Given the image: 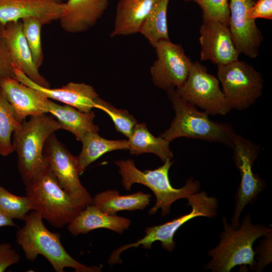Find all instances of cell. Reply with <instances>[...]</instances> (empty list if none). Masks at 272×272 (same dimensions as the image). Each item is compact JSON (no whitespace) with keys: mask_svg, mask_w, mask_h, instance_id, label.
Listing matches in <instances>:
<instances>
[{"mask_svg":"<svg viewBox=\"0 0 272 272\" xmlns=\"http://www.w3.org/2000/svg\"><path fill=\"white\" fill-rule=\"evenodd\" d=\"M25 185L31 210L56 228L67 225L87 206L92 203L91 196L75 195L65 191L46 167Z\"/></svg>","mask_w":272,"mask_h":272,"instance_id":"1","label":"cell"},{"mask_svg":"<svg viewBox=\"0 0 272 272\" xmlns=\"http://www.w3.org/2000/svg\"><path fill=\"white\" fill-rule=\"evenodd\" d=\"M224 230L219 244L208 252L211 260L204 266L214 272H229L237 265H248L254 270L256 265L253 244L258 238L271 234V228L263 224H253L249 214L245 216L238 228L223 218Z\"/></svg>","mask_w":272,"mask_h":272,"instance_id":"2","label":"cell"},{"mask_svg":"<svg viewBox=\"0 0 272 272\" xmlns=\"http://www.w3.org/2000/svg\"><path fill=\"white\" fill-rule=\"evenodd\" d=\"M43 218L32 211L24 219V226L16 233V241L23 250L26 258L34 261L38 255H43L56 272H63L65 267L76 272H99L98 266H87L72 257L60 241V234L50 231Z\"/></svg>","mask_w":272,"mask_h":272,"instance_id":"3","label":"cell"},{"mask_svg":"<svg viewBox=\"0 0 272 272\" xmlns=\"http://www.w3.org/2000/svg\"><path fill=\"white\" fill-rule=\"evenodd\" d=\"M173 162L167 159L158 168L145 171L139 169L134 161L131 159L116 160L115 164L118 167L121 183L126 190H130L133 184L139 183L153 191L156 200L149 214L154 215L161 209L162 215L165 216L170 214L173 203L180 199H187L192 194L198 192L200 187L199 182L193 177L187 179L183 187H173L169 177V171Z\"/></svg>","mask_w":272,"mask_h":272,"instance_id":"4","label":"cell"},{"mask_svg":"<svg viewBox=\"0 0 272 272\" xmlns=\"http://www.w3.org/2000/svg\"><path fill=\"white\" fill-rule=\"evenodd\" d=\"M175 116L169 127L160 136L169 142L185 137L220 143L231 148L236 134L232 126L227 123L212 120L205 111L182 98L175 89L166 91Z\"/></svg>","mask_w":272,"mask_h":272,"instance_id":"5","label":"cell"},{"mask_svg":"<svg viewBox=\"0 0 272 272\" xmlns=\"http://www.w3.org/2000/svg\"><path fill=\"white\" fill-rule=\"evenodd\" d=\"M60 129L57 120L43 114L31 116L13 133L12 145L25 184L46 167L43 157L45 143L52 133Z\"/></svg>","mask_w":272,"mask_h":272,"instance_id":"6","label":"cell"},{"mask_svg":"<svg viewBox=\"0 0 272 272\" xmlns=\"http://www.w3.org/2000/svg\"><path fill=\"white\" fill-rule=\"evenodd\" d=\"M187 205L191 206V211L164 224L147 227L145 230V235L137 241L125 244L114 250L111 254L108 263L111 265L121 263L120 255L124 251L142 245L143 248L150 249L152 244L156 241L161 243L165 250L173 251L176 246L174 236L177 231L185 223L197 217L214 218L217 214L218 203L217 199L209 196L205 191L197 192L188 198Z\"/></svg>","mask_w":272,"mask_h":272,"instance_id":"7","label":"cell"},{"mask_svg":"<svg viewBox=\"0 0 272 272\" xmlns=\"http://www.w3.org/2000/svg\"><path fill=\"white\" fill-rule=\"evenodd\" d=\"M218 79L230 108L246 109L261 95L263 80L252 66L239 59L218 66Z\"/></svg>","mask_w":272,"mask_h":272,"instance_id":"8","label":"cell"},{"mask_svg":"<svg viewBox=\"0 0 272 272\" xmlns=\"http://www.w3.org/2000/svg\"><path fill=\"white\" fill-rule=\"evenodd\" d=\"M232 148L233 161L241 176V182L235 196V208L231 224L233 228H238L240 216L244 207L254 202L266 185L262 179L252 170L259 152V146L236 134Z\"/></svg>","mask_w":272,"mask_h":272,"instance_id":"9","label":"cell"},{"mask_svg":"<svg viewBox=\"0 0 272 272\" xmlns=\"http://www.w3.org/2000/svg\"><path fill=\"white\" fill-rule=\"evenodd\" d=\"M219 81L198 61L192 62L184 83L175 89L180 97L202 109L209 115L228 114L231 110L219 86Z\"/></svg>","mask_w":272,"mask_h":272,"instance_id":"10","label":"cell"},{"mask_svg":"<svg viewBox=\"0 0 272 272\" xmlns=\"http://www.w3.org/2000/svg\"><path fill=\"white\" fill-rule=\"evenodd\" d=\"M154 48L157 58L150 68L154 84L165 91L179 88L186 80L192 61L180 44L170 40L160 41Z\"/></svg>","mask_w":272,"mask_h":272,"instance_id":"11","label":"cell"},{"mask_svg":"<svg viewBox=\"0 0 272 272\" xmlns=\"http://www.w3.org/2000/svg\"><path fill=\"white\" fill-rule=\"evenodd\" d=\"M43 157L46 167L65 191L75 195L91 196L81 182L77 157L68 151L54 133L45 143Z\"/></svg>","mask_w":272,"mask_h":272,"instance_id":"12","label":"cell"},{"mask_svg":"<svg viewBox=\"0 0 272 272\" xmlns=\"http://www.w3.org/2000/svg\"><path fill=\"white\" fill-rule=\"evenodd\" d=\"M254 3L253 0H229L228 27L234 43L240 54L251 58L258 55L259 48L263 40L255 20L248 16Z\"/></svg>","mask_w":272,"mask_h":272,"instance_id":"13","label":"cell"},{"mask_svg":"<svg viewBox=\"0 0 272 272\" xmlns=\"http://www.w3.org/2000/svg\"><path fill=\"white\" fill-rule=\"evenodd\" d=\"M199 34L201 60H210L219 66L238 59L240 53L226 25L216 20L202 19Z\"/></svg>","mask_w":272,"mask_h":272,"instance_id":"14","label":"cell"},{"mask_svg":"<svg viewBox=\"0 0 272 272\" xmlns=\"http://www.w3.org/2000/svg\"><path fill=\"white\" fill-rule=\"evenodd\" d=\"M14 73L15 78L20 82L40 91L49 99L59 101L86 113L96 107L99 97L93 87L88 84L70 82L60 88H50L32 81L17 65Z\"/></svg>","mask_w":272,"mask_h":272,"instance_id":"15","label":"cell"},{"mask_svg":"<svg viewBox=\"0 0 272 272\" xmlns=\"http://www.w3.org/2000/svg\"><path fill=\"white\" fill-rule=\"evenodd\" d=\"M63 3L53 0H0V25L28 18H37L43 25L49 24L59 20Z\"/></svg>","mask_w":272,"mask_h":272,"instance_id":"16","label":"cell"},{"mask_svg":"<svg viewBox=\"0 0 272 272\" xmlns=\"http://www.w3.org/2000/svg\"><path fill=\"white\" fill-rule=\"evenodd\" d=\"M0 88L17 119L22 122L28 116L46 114L49 99L40 91L25 85L15 78L3 80Z\"/></svg>","mask_w":272,"mask_h":272,"instance_id":"17","label":"cell"},{"mask_svg":"<svg viewBox=\"0 0 272 272\" xmlns=\"http://www.w3.org/2000/svg\"><path fill=\"white\" fill-rule=\"evenodd\" d=\"M109 0H66L59 19L61 28L70 33L93 27L106 10Z\"/></svg>","mask_w":272,"mask_h":272,"instance_id":"18","label":"cell"},{"mask_svg":"<svg viewBox=\"0 0 272 272\" xmlns=\"http://www.w3.org/2000/svg\"><path fill=\"white\" fill-rule=\"evenodd\" d=\"M0 36L8 46L16 65L32 81L45 87L49 83L40 74L24 36L22 21L0 25Z\"/></svg>","mask_w":272,"mask_h":272,"instance_id":"19","label":"cell"},{"mask_svg":"<svg viewBox=\"0 0 272 272\" xmlns=\"http://www.w3.org/2000/svg\"><path fill=\"white\" fill-rule=\"evenodd\" d=\"M130 224L129 219L103 213L92 203L87 206L67 226L69 231L76 236L100 228L122 234Z\"/></svg>","mask_w":272,"mask_h":272,"instance_id":"20","label":"cell"},{"mask_svg":"<svg viewBox=\"0 0 272 272\" xmlns=\"http://www.w3.org/2000/svg\"><path fill=\"white\" fill-rule=\"evenodd\" d=\"M156 0H118L111 37L139 33Z\"/></svg>","mask_w":272,"mask_h":272,"instance_id":"21","label":"cell"},{"mask_svg":"<svg viewBox=\"0 0 272 272\" xmlns=\"http://www.w3.org/2000/svg\"><path fill=\"white\" fill-rule=\"evenodd\" d=\"M47 110L57 119L62 129L71 132L79 141L89 132H98L99 127L94 123L95 115L93 111L84 112L69 105L58 104L50 99L47 102Z\"/></svg>","mask_w":272,"mask_h":272,"instance_id":"22","label":"cell"},{"mask_svg":"<svg viewBox=\"0 0 272 272\" xmlns=\"http://www.w3.org/2000/svg\"><path fill=\"white\" fill-rule=\"evenodd\" d=\"M151 197V194L142 191L121 195L116 189H109L97 193L92 204L103 213L115 215L122 211L143 210L150 205Z\"/></svg>","mask_w":272,"mask_h":272,"instance_id":"23","label":"cell"},{"mask_svg":"<svg viewBox=\"0 0 272 272\" xmlns=\"http://www.w3.org/2000/svg\"><path fill=\"white\" fill-rule=\"evenodd\" d=\"M127 141L128 150L131 154H154L163 162L173 157L170 142L160 135L155 137L149 130L146 123H137Z\"/></svg>","mask_w":272,"mask_h":272,"instance_id":"24","label":"cell"},{"mask_svg":"<svg viewBox=\"0 0 272 272\" xmlns=\"http://www.w3.org/2000/svg\"><path fill=\"white\" fill-rule=\"evenodd\" d=\"M81 142L82 149L77 156L80 175L88 166L105 154L115 150H128V148L127 140H107L95 132L87 133Z\"/></svg>","mask_w":272,"mask_h":272,"instance_id":"25","label":"cell"},{"mask_svg":"<svg viewBox=\"0 0 272 272\" xmlns=\"http://www.w3.org/2000/svg\"><path fill=\"white\" fill-rule=\"evenodd\" d=\"M170 0H156L139 33L154 47L160 41L170 40L167 11Z\"/></svg>","mask_w":272,"mask_h":272,"instance_id":"26","label":"cell"},{"mask_svg":"<svg viewBox=\"0 0 272 272\" xmlns=\"http://www.w3.org/2000/svg\"><path fill=\"white\" fill-rule=\"evenodd\" d=\"M11 105L0 88V154L6 157L14 152L11 137L21 125Z\"/></svg>","mask_w":272,"mask_h":272,"instance_id":"27","label":"cell"},{"mask_svg":"<svg viewBox=\"0 0 272 272\" xmlns=\"http://www.w3.org/2000/svg\"><path fill=\"white\" fill-rule=\"evenodd\" d=\"M31 210L27 197L12 193L0 185V211L13 219L23 220Z\"/></svg>","mask_w":272,"mask_h":272,"instance_id":"28","label":"cell"},{"mask_svg":"<svg viewBox=\"0 0 272 272\" xmlns=\"http://www.w3.org/2000/svg\"><path fill=\"white\" fill-rule=\"evenodd\" d=\"M23 31L36 66L39 69L43 62L41 31L43 23L35 18L22 20Z\"/></svg>","mask_w":272,"mask_h":272,"instance_id":"29","label":"cell"},{"mask_svg":"<svg viewBox=\"0 0 272 272\" xmlns=\"http://www.w3.org/2000/svg\"><path fill=\"white\" fill-rule=\"evenodd\" d=\"M95 108L106 113L112 120L116 130L128 138L137 123V119L126 110L115 108L110 103L98 98Z\"/></svg>","mask_w":272,"mask_h":272,"instance_id":"30","label":"cell"},{"mask_svg":"<svg viewBox=\"0 0 272 272\" xmlns=\"http://www.w3.org/2000/svg\"><path fill=\"white\" fill-rule=\"evenodd\" d=\"M196 4L202 11V19L219 21L228 26L229 0H185Z\"/></svg>","mask_w":272,"mask_h":272,"instance_id":"31","label":"cell"},{"mask_svg":"<svg viewBox=\"0 0 272 272\" xmlns=\"http://www.w3.org/2000/svg\"><path fill=\"white\" fill-rule=\"evenodd\" d=\"M16 64L6 43L0 36V84L5 79L15 78Z\"/></svg>","mask_w":272,"mask_h":272,"instance_id":"32","label":"cell"},{"mask_svg":"<svg viewBox=\"0 0 272 272\" xmlns=\"http://www.w3.org/2000/svg\"><path fill=\"white\" fill-rule=\"evenodd\" d=\"M264 237L262 242H261L258 247V250H256L259 256L256 258L258 261H256L255 270L258 271L271 261V234Z\"/></svg>","mask_w":272,"mask_h":272,"instance_id":"33","label":"cell"},{"mask_svg":"<svg viewBox=\"0 0 272 272\" xmlns=\"http://www.w3.org/2000/svg\"><path fill=\"white\" fill-rule=\"evenodd\" d=\"M20 255L8 243L0 244V272H3L10 266L17 263Z\"/></svg>","mask_w":272,"mask_h":272,"instance_id":"34","label":"cell"},{"mask_svg":"<svg viewBox=\"0 0 272 272\" xmlns=\"http://www.w3.org/2000/svg\"><path fill=\"white\" fill-rule=\"evenodd\" d=\"M250 18L272 19V0H257L248 12Z\"/></svg>","mask_w":272,"mask_h":272,"instance_id":"35","label":"cell"},{"mask_svg":"<svg viewBox=\"0 0 272 272\" xmlns=\"http://www.w3.org/2000/svg\"><path fill=\"white\" fill-rule=\"evenodd\" d=\"M4 226H16L13 220L0 211V227Z\"/></svg>","mask_w":272,"mask_h":272,"instance_id":"36","label":"cell"},{"mask_svg":"<svg viewBox=\"0 0 272 272\" xmlns=\"http://www.w3.org/2000/svg\"><path fill=\"white\" fill-rule=\"evenodd\" d=\"M55 2L58 3H64L66 0H53Z\"/></svg>","mask_w":272,"mask_h":272,"instance_id":"37","label":"cell"},{"mask_svg":"<svg viewBox=\"0 0 272 272\" xmlns=\"http://www.w3.org/2000/svg\"><path fill=\"white\" fill-rule=\"evenodd\" d=\"M254 1V0H253Z\"/></svg>","mask_w":272,"mask_h":272,"instance_id":"38","label":"cell"}]
</instances>
